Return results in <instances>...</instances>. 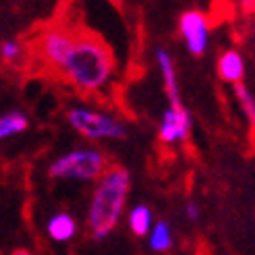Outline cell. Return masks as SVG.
Masks as SVG:
<instances>
[{
  "label": "cell",
  "instance_id": "obj_13",
  "mask_svg": "<svg viewBox=\"0 0 255 255\" xmlns=\"http://www.w3.org/2000/svg\"><path fill=\"white\" fill-rule=\"evenodd\" d=\"M172 245V237H170V228L166 222H158L154 233H151V249L156 251H166Z\"/></svg>",
  "mask_w": 255,
  "mask_h": 255
},
{
  "label": "cell",
  "instance_id": "obj_14",
  "mask_svg": "<svg viewBox=\"0 0 255 255\" xmlns=\"http://www.w3.org/2000/svg\"><path fill=\"white\" fill-rule=\"evenodd\" d=\"M235 89H237V96H239V100H241V104H243V108L247 110V117L251 119V123L255 121V106H253V98L249 96V92L245 89V85L243 83H237L235 85Z\"/></svg>",
  "mask_w": 255,
  "mask_h": 255
},
{
  "label": "cell",
  "instance_id": "obj_11",
  "mask_svg": "<svg viewBox=\"0 0 255 255\" xmlns=\"http://www.w3.org/2000/svg\"><path fill=\"white\" fill-rule=\"evenodd\" d=\"M25 129H27V119H25L21 112H8L0 119V139L17 135Z\"/></svg>",
  "mask_w": 255,
  "mask_h": 255
},
{
  "label": "cell",
  "instance_id": "obj_2",
  "mask_svg": "<svg viewBox=\"0 0 255 255\" xmlns=\"http://www.w3.org/2000/svg\"><path fill=\"white\" fill-rule=\"evenodd\" d=\"M129 172L123 168H112L102 178L92 201V210H89V226H92L94 239H104L114 228L129 193Z\"/></svg>",
  "mask_w": 255,
  "mask_h": 255
},
{
  "label": "cell",
  "instance_id": "obj_17",
  "mask_svg": "<svg viewBox=\"0 0 255 255\" xmlns=\"http://www.w3.org/2000/svg\"><path fill=\"white\" fill-rule=\"evenodd\" d=\"M12 255H29V253H27V251H15Z\"/></svg>",
  "mask_w": 255,
  "mask_h": 255
},
{
  "label": "cell",
  "instance_id": "obj_8",
  "mask_svg": "<svg viewBox=\"0 0 255 255\" xmlns=\"http://www.w3.org/2000/svg\"><path fill=\"white\" fill-rule=\"evenodd\" d=\"M218 73L224 81H233V83H241L245 73V65L243 58H241L239 52H226L220 62H218Z\"/></svg>",
  "mask_w": 255,
  "mask_h": 255
},
{
  "label": "cell",
  "instance_id": "obj_12",
  "mask_svg": "<svg viewBox=\"0 0 255 255\" xmlns=\"http://www.w3.org/2000/svg\"><path fill=\"white\" fill-rule=\"evenodd\" d=\"M129 222H131V228L135 235H147L149 226H151V212L145 208V206H139L131 212L129 216Z\"/></svg>",
  "mask_w": 255,
  "mask_h": 255
},
{
  "label": "cell",
  "instance_id": "obj_3",
  "mask_svg": "<svg viewBox=\"0 0 255 255\" xmlns=\"http://www.w3.org/2000/svg\"><path fill=\"white\" fill-rule=\"evenodd\" d=\"M104 168L106 160L100 151L81 149L58 158L50 166V174L58 178H96L104 172Z\"/></svg>",
  "mask_w": 255,
  "mask_h": 255
},
{
  "label": "cell",
  "instance_id": "obj_6",
  "mask_svg": "<svg viewBox=\"0 0 255 255\" xmlns=\"http://www.w3.org/2000/svg\"><path fill=\"white\" fill-rule=\"evenodd\" d=\"M181 31L187 40V48L191 54H203L208 44V21L199 10H189L181 17Z\"/></svg>",
  "mask_w": 255,
  "mask_h": 255
},
{
  "label": "cell",
  "instance_id": "obj_10",
  "mask_svg": "<svg viewBox=\"0 0 255 255\" xmlns=\"http://www.w3.org/2000/svg\"><path fill=\"white\" fill-rule=\"evenodd\" d=\"M75 231H77V224L69 214H58L48 224V233L56 241H69L75 235Z\"/></svg>",
  "mask_w": 255,
  "mask_h": 255
},
{
  "label": "cell",
  "instance_id": "obj_4",
  "mask_svg": "<svg viewBox=\"0 0 255 255\" xmlns=\"http://www.w3.org/2000/svg\"><path fill=\"white\" fill-rule=\"evenodd\" d=\"M75 33H77V29L67 27V25H52L50 29H46L40 35V40L35 42L40 58H44L46 65L60 69L62 62H65V58H67V54H69L71 46H73Z\"/></svg>",
  "mask_w": 255,
  "mask_h": 255
},
{
  "label": "cell",
  "instance_id": "obj_1",
  "mask_svg": "<svg viewBox=\"0 0 255 255\" xmlns=\"http://www.w3.org/2000/svg\"><path fill=\"white\" fill-rule=\"evenodd\" d=\"M114 69V60L110 48L98 35L85 29H77L73 46L58 71L81 92L100 89L110 77Z\"/></svg>",
  "mask_w": 255,
  "mask_h": 255
},
{
  "label": "cell",
  "instance_id": "obj_7",
  "mask_svg": "<svg viewBox=\"0 0 255 255\" xmlns=\"http://www.w3.org/2000/svg\"><path fill=\"white\" fill-rule=\"evenodd\" d=\"M189 112L183 108V104L172 106L166 114H164V123L160 127V137L166 143H172L176 139H185L189 135Z\"/></svg>",
  "mask_w": 255,
  "mask_h": 255
},
{
  "label": "cell",
  "instance_id": "obj_9",
  "mask_svg": "<svg viewBox=\"0 0 255 255\" xmlns=\"http://www.w3.org/2000/svg\"><path fill=\"white\" fill-rule=\"evenodd\" d=\"M158 62H160V69H162V75H164V81H166V92L170 96L172 106H178L181 104V98H178V85H176V75H174L172 60L164 50H158Z\"/></svg>",
  "mask_w": 255,
  "mask_h": 255
},
{
  "label": "cell",
  "instance_id": "obj_5",
  "mask_svg": "<svg viewBox=\"0 0 255 255\" xmlns=\"http://www.w3.org/2000/svg\"><path fill=\"white\" fill-rule=\"evenodd\" d=\"M71 125L77 129L81 135L89 139H102V137H112L119 139L125 137V127L117 121H112L106 114H98L92 110H81V108H73L69 112Z\"/></svg>",
  "mask_w": 255,
  "mask_h": 255
},
{
  "label": "cell",
  "instance_id": "obj_15",
  "mask_svg": "<svg viewBox=\"0 0 255 255\" xmlns=\"http://www.w3.org/2000/svg\"><path fill=\"white\" fill-rule=\"evenodd\" d=\"M0 52H2V58H4V60L12 62V60H17L21 48H19V44H15V42H6V44H2V50H0Z\"/></svg>",
  "mask_w": 255,
  "mask_h": 255
},
{
  "label": "cell",
  "instance_id": "obj_16",
  "mask_svg": "<svg viewBox=\"0 0 255 255\" xmlns=\"http://www.w3.org/2000/svg\"><path fill=\"white\" fill-rule=\"evenodd\" d=\"M187 216H189V218H191V220H195V218H197V216H199V212H197V208L193 206V203H191V206L187 208Z\"/></svg>",
  "mask_w": 255,
  "mask_h": 255
}]
</instances>
